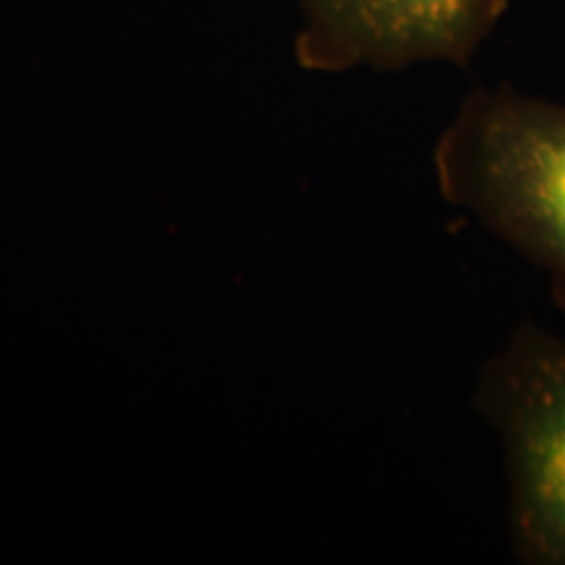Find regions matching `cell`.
Segmentation results:
<instances>
[{"label": "cell", "instance_id": "obj_1", "mask_svg": "<svg viewBox=\"0 0 565 565\" xmlns=\"http://www.w3.org/2000/svg\"><path fill=\"white\" fill-rule=\"evenodd\" d=\"M431 160L446 202L546 270L565 310V105L509 86L478 88Z\"/></svg>", "mask_w": 565, "mask_h": 565}, {"label": "cell", "instance_id": "obj_2", "mask_svg": "<svg viewBox=\"0 0 565 565\" xmlns=\"http://www.w3.org/2000/svg\"><path fill=\"white\" fill-rule=\"evenodd\" d=\"M478 408L505 445L520 559L565 565V338L522 324L486 364Z\"/></svg>", "mask_w": 565, "mask_h": 565}, {"label": "cell", "instance_id": "obj_3", "mask_svg": "<svg viewBox=\"0 0 565 565\" xmlns=\"http://www.w3.org/2000/svg\"><path fill=\"white\" fill-rule=\"evenodd\" d=\"M509 0H298L294 53L319 74L465 65L505 18Z\"/></svg>", "mask_w": 565, "mask_h": 565}]
</instances>
